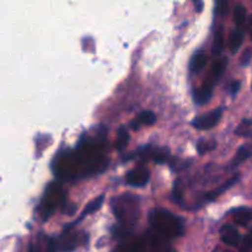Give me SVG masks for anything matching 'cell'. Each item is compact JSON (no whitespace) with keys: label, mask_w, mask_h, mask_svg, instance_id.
Masks as SVG:
<instances>
[{"label":"cell","mask_w":252,"mask_h":252,"mask_svg":"<svg viewBox=\"0 0 252 252\" xmlns=\"http://www.w3.org/2000/svg\"><path fill=\"white\" fill-rule=\"evenodd\" d=\"M149 224L152 226L150 230L166 240L180 238L185 233V225L181 218L164 208H157L150 212Z\"/></svg>","instance_id":"1"},{"label":"cell","mask_w":252,"mask_h":252,"mask_svg":"<svg viewBox=\"0 0 252 252\" xmlns=\"http://www.w3.org/2000/svg\"><path fill=\"white\" fill-rule=\"evenodd\" d=\"M112 212L125 228H133L139 219V198L135 194L123 193L111 201Z\"/></svg>","instance_id":"2"},{"label":"cell","mask_w":252,"mask_h":252,"mask_svg":"<svg viewBox=\"0 0 252 252\" xmlns=\"http://www.w3.org/2000/svg\"><path fill=\"white\" fill-rule=\"evenodd\" d=\"M63 199V192H62L61 187L57 186L56 184H52L51 187H48L46 194L43 197V201L41 204V212L43 219L46 220L54 211H56L57 206L59 202Z\"/></svg>","instance_id":"3"},{"label":"cell","mask_w":252,"mask_h":252,"mask_svg":"<svg viewBox=\"0 0 252 252\" xmlns=\"http://www.w3.org/2000/svg\"><path fill=\"white\" fill-rule=\"evenodd\" d=\"M142 252H175L169 245V240L161 238L154 231H148L147 238L142 240Z\"/></svg>","instance_id":"4"},{"label":"cell","mask_w":252,"mask_h":252,"mask_svg":"<svg viewBox=\"0 0 252 252\" xmlns=\"http://www.w3.org/2000/svg\"><path fill=\"white\" fill-rule=\"evenodd\" d=\"M221 115H223V110L221 108H214L211 112L203 113V115L198 116L192 121V126L197 129H211L214 126H217L220 121Z\"/></svg>","instance_id":"5"},{"label":"cell","mask_w":252,"mask_h":252,"mask_svg":"<svg viewBox=\"0 0 252 252\" xmlns=\"http://www.w3.org/2000/svg\"><path fill=\"white\" fill-rule=\"evenodd\" d=\"M150 172L147 167L144 166H137L134 169L130 170L127 175H126V181L128 185L134 187H143L149 182Z\"/></svg>","instance_id":"6"},{"label":"cell","mask_w":252,"mask_h":252,"mask_svg":"<svg viewBox=\"0 0 252 252\" xmlns=\"http://www.w3.org/2000/svg\"><path fill=\"white\" fill-rule=\"evenodd\" d=\"M220 233V239L225 245L228 246H238L240 243V234L238 229L231 224H224L219 230Z\"/></svg>","instance_id":"7"},{"label":"cell","mask_w":252,"mask_h":252,"mask_svg":"<svg viewBox=\"0 0 252 252\" xmlns=\"http://www.w3.org/2000/svg\"><path fill=\"white\" fill-rule=\"evenodd\" d=\"M226 65H228V61H226V58L218 59V61L213 64V66H212L211 71H209L208 74V78H207L206 83L204 84H207V85L213 88V86L219 81L220 76L224 74V71H225L226 69Z\"/></svg>","instance_id":"8"},{"label":"cell","mask_w":252,"mask_h":252,"mask_svg":"<svg viewBox=\"0 0 252 252\" xmlns=\"http://www.w3.org/2000/svg\"><path fill=\"white\" fill-rule=\"evenodd\" d=\"M231 217H233V220L238 225L246 226L252 221V208H249V207H239V208H235L231 211Z\"/></svg>","instance_id":"9"},{"label":"cell","mask_w":252,"mask_h":252,"mask_svg":"<svg viewBox=\"0 0 252 252\" xmlns=\"http://www.w3.org/2000/svg\"><path fill=\"white\" fill-rule=\"evenodd\" d=\"M239 179H240V175H239V174L234 175L231 179H229L228 181L224 182L223 185H220L219 187H217V189H214V191H212V192H208V193L206 194V198L208 199V201H214V199L218 198L220 194H223L224 192L228 191V189H230V187L233 186L234 184H236V182L239 181Z\"/></svg>","instance_id":"10"},{"label":"cell","mask_w":252,"mask_h":252,"mask_svg":"<svg viewBox=\"0 0 252 252\" xmlns=\"http://www.w3.org/2000/svg\"><path fill=\"white\" fill-rule=\"evenodd\" d=\"M206 64H207L206 53L202 51L197 52V53L193 54V57L191 58V62H189V71L193 74L199 73V71L206 66Z\"/></svg>","instance_id":"11"},{"label":"cell","mask_w":252,"mask_h":252,"mask_svg":"<svg viewBox=\"0 0 252 252\" xmlns=\"http://www.w3.org/2000/svg\"><path fill=\"white\" fill-rule=\"evenodd\" d=\"M212 86L207 85V84H203L199 89H197L193 93V98L194 102L198 103V105H204V103L208 102L211 100L212 96Z\"/></svg>","instance_id":"12"},{"label":"cell","mask_w":252,"mask_h":252,"mask_svg":"<svg viewBox=\"0 0 252 252\" xmlns=\"http://www.w3.org/2000/svg\"><path fill=\"white\" fill-rule=\"evenodd\" d=\"M252 155V145L250 144H245V145H241L239 148V150L236 152L235 158H234L233 162H231V167H236L239 166L240 164H243L244 161L251 158Z\"/></svg>","instance_id":"13"},{"label":"cell","mask_w":252,"mask_h":252,"mask_svg":"<svg viewBox=\"0 0 252 252\" xmlns=\"http://www.w3.org/2000/svg\"><path fill=\"white\" fill-rule=\"evenodd\" d=\"M244 36H245V33H244V31L241 29H234L233 31H231L230 33V41H229V43H230V49L233 53H236V52L239 51V48L241 47V44H243L244 42Z\"/></svg>","instance_id":"14"},{"label":"cell","mask_w":252,"mask_h":252,"mask_svg":"<svg viewBox=\"0 0 252 252\" xmlns=\"http://www.w3.org/2000/svg\"><path fill=\"white\" fill-rule=\"evenodd\" d=\"M223 29L224 27L220 25V26H218V29L216 30L213 46H212V52H213V54H220L224 48V30Z\"/></svg>","instance_id":"15"},{"label":"cell","mask_w":252,"mask_h":252,"mask_svg":"<svg viewBox=\"0 0 252 252\" xmlns=\"http://www.w3.org/2000/svg\"><path fill=\"white\" fill-rule=\"evenodd\" d=\"M76 244H78V239L76 235L73 233H64L61 238V248L64 251H71L73 249H75Z\"/></svg>","instance_id":"16"},{"label":"cell","mask_w":252,"mask_h":252,"mask_svg":"<svg viewBox=\"0 0 252 252\" xmlns=\"http://www.w3.org/2000/svg\"><path fill=\"white\" fill-rule=\"evenodd\" d=\"M103 197L105 196H103V194H101V196L96 197L95 199H93L90 203L86 204L85 209H84V212L81 213V219H83L84 217L88 216V214H93V213H95L96 211H98L103 203Z\"/></svg>","instance_id":"17"},{"label":"cell","mask_w":252,"mask_h":252,"mask_svg":"<svg viewBox=\"0 0 252 252\" xmlns=\"http://www.w3.org/2000/svg\"><path fill=\"white\" fill-rule=\"evenodd\" d=\"M135 121H137L139 126H153L157 122V115H155L153 111H143V112H140L139 115H138Z\"/></svg>","instance_id":"18"},{"label":"cell","mask_w":252,"mask_h":252,"mask_svg":"<svg viewBox=\"0 0 252 252\" xmlns=\"http://www.w3.org/2000/svg\"><path fill=\"white\" fill-rule=\"evenodd\" d=\"M129 143V133L125 127H121L117 132V142H116V148L118 150L125 149L126 145Z\"/></svg>","instance_id":"19"},{"label":"cell","mask_w":252,"mask_h":252,"mask_svg":"<svg viewBox=\"0 0 252 252\" xmlns=\"http://www.w3.org/2000/svg\"><path fill=\"white\" fill-rule=\"evenodd\" d=\"M246 21V7L244 5H236L234 10V22L240 29Z\"/></svg>","instance_id":"20"},{"label":"cell","mask_w":252,"mask_h":252,"mask_svg":"<svg viewBox=\"0 0 252 252\" xmlns=\"http://www.w3.org/2000/svg\"><path fill=\"white\" fill-rule=\"evenodd\" d=\"M235 133L240 137H249L252 133V120H249V118L243 120V122L236 128Z\"/></svg>","instance_id":"21"},{"label":"cell","mask_w":252,"mask_h":252,"mask_svg":"<svg viewBox=\"0 0 252 252\" xmlns=\"http://www.w3.org/2000/svg\"><path fill=\"white\" fill-rule=\"evenodd\" d=\"M217 148V143L214 142V140H204V139H201L198 143H197V150H198V153L201 155L206 154V153L211 152V150L216 149Z\"/></svg>","instance_id":"22"},{"label":"cell","mask_w":252,"mask_h":252,"mask_svg":"<svg viewBox=\"0 0 252 252\" xmlns=\"http://www.w3.org/2000/svg\"><path fill=\"white\" fill-rule=\"evenodd\" d=\"M229 12V2L225 0H219L216 4V14L219 16H225Z\"/></svg>","instance_id":"23"},{"label":"cell","mask_w":252,"mask_h":252,"mask_svg":"<svg viewBox=\"0 0 252 252\" xmlns=\"http://www.w3.org/2000/svg\"><path fill=\"white\" fill-rule=\"evenodd\" d=\"M172 201H174L176 204H180V206H182L181 189H180V186L177 184L175 185L174 192H172Z\"/></svg>","instance_id":"24"},{"label":"cell","mask_w":252,"mask_h":252,"mask_svg":"<svg viewBox=\"0 0 252 252\" xmlns=\"http://www.w3.org/2000/svg\"><path fill=\"white\" fill-rule=\"evenodd\" d=\"M252 59V49L251 48H246L245 51H244L243 56H241L240 58V62H241V65H249L250 64Z\"/></svg>","instance_id":"25"},{"label":"cell","mask_w":252,"mask_h":252,"mask_svg":"<svg viewBox=\"0 0 252 252\" xmlns=\"http://www.w3.org/2000/svg\"><path fill=\"white\" fill-rule=\"evenodd\" d=\"M43 246V252H56L57 248H56V243H54L53 239H46V243L41 244Z\"/></svg>","instance_id":"26"},{"label":"cell","mask_w":252,"mask_h":252,"mask_svg":"<svg viewBox=\"0 0 252 252\" xmlns=\"http://www.w3.org/2000/svg\"><path fill=\"white\" fill-rule=\"evenodd\" d=\"M240 86H241V83L239 80H234L233 83L230 84V88H229V91H230L231 95H236V94L239 93V90H240Z\"/></svg>","instance_id":"27"},{"label":"cell","mask_w":252,"mask_h":252,"mask_svg":"<svg viewBox=\"0 0 252 252\" xmlns=\"http://www.w3.org/2000/svg\"><path fill=\"white\" fill-rule=\"evenodd\" d=\"M248 29H249V31H250L251 38H252V14L250 15V17H249V20H248Z\"/></svg>","instance_id":"28"},{"label":"cell","mask_w":252,"mask_h":252,"mask_svg":"<svg viewBox=\"0 0 252 252\" xmlns=\"http://www.w3.org/2000/svg\"><path fill=\"white\" fill-rule=\"evenodd\" d=\"M202 7H203V2H202V1L196 2V9H197V11L201 12V11H202Z\"/></svg>","instance_id":"29"},{"label":"cell","mask_w":252,"mask_h":252,"mask_svg":"<svg viewBox=\"0 0 252 252\" xmlns=\"http://www.w3.org/2000/svg\"><path fill=\"white\" fill-rule=\"evenodd\" d=\"M115 252H132V250H126V249H120V250H116Z\"/></svg>","instance_id":"30"},{"label":"cell","mask_w":252,"mask_h":252,"mask_svg":"<svg viewBox=\"0 0 252 252\" xmlns=\"http://www.w3.org/2000/svg\"><path fill=\"white\" fill-rule=\"evenodd\" d=\"M29 252H36V251H34V246L33 245H30Z\"/></svg>","instance_id":"31"},{"label":"cell","mask_w":252,"mask_h":252,"mask_svg":"<svg viewBox=\"0 0 252 252\" xmlns=\"http://www.w3.org/2000/svg\"><path fill=\"white\" fill-rule=\"evenodd\" d=\"M214 252H231V251H228V250H221V249H218V250H216Z\"/></svg>","instance_id":"32"}]
</instances>
